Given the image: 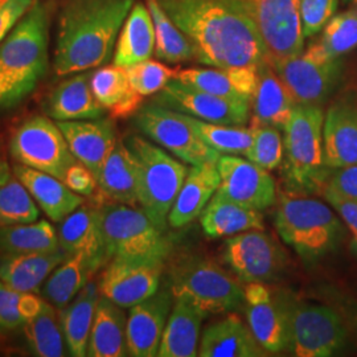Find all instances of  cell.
<instances>
[{
  "mask_svg": "<svg viewBox=\"0 0 357 357\" xmlns=\"http://www.w3.org/2000/svg\"><path fill=\"white\" fill-rule=\"evenodd\" d=\"M191 41L196 60L213 68L259 65L266 48L240 0H156Z\"/></svg>",
  "mask_w": 357,
  "mask_h": 357,
  "instance_id": "cell-1",
  "label": "cell"
},
{
  "mask_svg": "<svg viewBox=\"0 0 357 357\" xmlns=\"http://www.w3.org/2000/svg\"><path fill=\"white\" fill-rule=\"evenodd\" d=\"M135 0H66L59 13L53 68L76 75L107 63Z\"/></svg>",
  "mask_w": 357,
  "mask_h": 357,
  "instance_id": "cell-2",
  "label": "cell"
},
{
  "mask_svg": "<svg viewBox=\"0 0 357 357\" xmlns=\"http://www.w3.org/2000/svg\"><path fill=\"white\" fill-rule=\"evenodd\" d=\"M50 10L35 1L0 43V107H13L38 86L50 65Z\"/></svg>",
  "mask_w": 357,
  "mask_h": 357,
  "instance_id": "cell-3",
  "label": "cell"
},
{
  "mask_svg": "<svg viewBox=\"0 0 357 357\" xmlns=\"http://www.w3.org/2000/svg\"><path fill=\"white\" fill-rule=\"evenodd\" d=\"M343 220L319 200L283 195L277 209L275 227L283 243L306 262L335 252L343 241Z\"/></svg>",
  "mask_w": 357,
  "mask_h": 357,
  "instance_id": "cell-4",
  "label": "cell"
},
{
  "mask_svg": "<svg viewBox=\"0 0 357 357\" xmlns=\"http://www.w3.org/2000/svg\"><path fill=\"white\" fill-rule=\"evenodd\" d=\"M324 113L321 106L295 105L283 138V175L294 191L323 190L331 168L323 155Z\"/></svg>",
  "mask_w": 357,
  "mask_h": 357,
  "instance_id": "cell-5",
  "label": "cell"
},
{
  "mask_svg": "<svg viewBox=\"0 0 357 357\" xmlns=\"http://www.w3.org/2000/svg\"><path fill=\"white\" fill-rule=\"evenodd\" d=\"M128 147L138 169V203L153 224L165 230L190 169L142 137H131Z\"/></svg>",
  "mask_w": 357,
  "mask_h": 357,
  "instance_id": "cell-6",
  "label": "cell"
},
{
  "mask_svg": "<svg viewBox=\"0 0 357 357\" xmlns=\"http://www.w3.org/2000/svg\"><path fill=\"white\" fill-rule=\"evenodd\" d=\"M171 293L175 301H184L205 317L238 310L245 303L243 289L217 264L190 257L172 273Z\"/></svg>",
  "mask_w": 357,
  "mask_h": 357,
  "instance_id": "cell-7",
  "label": "cell"
},
{
  "mask_svg": "<svg viewBox=\"0 0 357 357\" xmlns=\"http://www.w3.org/2000/svg\"><path fill=\"white\" fill-rule=\"evenodd\" d=\"M101 227L109 258L165 261L171 243L153 220L131 205L107 204L100 209Z\"/></svg>",
  "mask_w": 357,
  "mask_h": 357,
  "instance_id": "cell-8",
  "label": "cell"
},
{
  "mask_svg": "<svg viewBox=\"0 0 357 357\" xmlns=\"http://www.w3.org/2000/svg\"><path fill=\"white\" fill-rule=\"evenodd\" d=\"M10 150L13 159L64 180L66 171L77 162L57 122L36 115L26 119L13 134Z\"/></svg>",
  "mask_w": 357,
  "mask_h": 357,
  "instance_id": "cell-9",
  "label": "cell"
},
{
  "mask_svg": "<svg viewBox=\"0 0 357 357\" xmlns=\"http://www.w3.org/2000/svg\"><path fill=\"white\" fill-rule=\"evenodd\" d=\"M268 53L266 61L299 56L305 50L301 0H240Z\"/></svg>",
  "mask_w": 357,
  "mask_h": 357,
  "instance_id": "cell-10",
  "label": "cell"
},
{
  "mask_svg": "<svg viewBox=\"0 0 357 357\" xmlns=\"http://www.w3.org/2000/svg\"><path fill=\"white\" fill-rule=\"evenodd\" d=\"M345 344L347 327L333 308L294 301L289 340L294 356H333Z\"/></svg>",
  "mask_w": 357,
  "mask_h": 357,
  "instance_id": "cell-11",
  "label": "cell"
},
{
  "mask_svg": "<svg viewBox=\"0 0 357 357\" xmlns=\"http://www.w3.org/2000/svg\"><path fill=\"white\" fill-rule=\"evenodd\" d=\"M135 121L144 135L188 165L217 163L220 158V153L197 137L178 112L158 103L149 105L137 112Z\"/></svg>",
  "mask_w": 357,
  "mask_h": 357,
  "instance_id": "cell-12",
  "label": "cell"
},
{
  "mask_svg": "<svg viewBox=\"0 0 357 357\" xmlns=\"http://www.w3.org/2000/svg\"><path fill=\"white\" fill-rule=\"evenodd\" d=\"M296 105L321 106L339 86L344 63L340 59L320 60L305 52L291 59L268 61Z\"/></svg>",
  "mask_w": 357,
  "mask_h": 357,
  "instance_id": "cell-13",
  "label": "cell"
},
{
  "mask_svg": "<svg viewBox=\"0 0 357 357\" xmlns=\"http://www.w3.org/2000/svg\"><path fill=\"white\" fill-rule=\"evenodd\" d=\"M224 261L245 282L275 281L286 270V253L264 230H248L225 241Z\"/></svg>",
  "mask_w": 357,
  "mask_h": 357,
  "instance_id": "cell-14",
  "label": "cell"
},
{
  "mask_svg": "<svg viewBox=\"0 0 357 357\" xmlns=\"http://www.w3.org/2000/svg\"><path fill=\"white\" fill-rule=\"evenodd\" d=\"M243 295L248 324L258 343L273 354L289 348L294 301L261 282L248 283Z\"/></svg>",
  "mask_w": 357,
  "mask_h": 357,
  "instance_id": "cell-15",
  "label": "cell"
},
{
  "mask_svg": "<svg viewBox=\"0 0 357 357\" xmlns=\"http://www.w3.org/2000/svg\"><path fill=\"white\" fill-rule=\"evenodd\" d=\"M155 102L183 114L218 125L243 126L250 118V101L230 100L190 86L176 78L160 90Z\"/></svg>",
  "mask_w": 357,
  "mask_h": 357,
  "instance_id": "cell-16",
  "label": "cell"
},
{
  "mask_svg": "<svg viewBox=\"0 0 357 357\" xmlns=\"http://www.w3.org/2000/svg\"><path fill=\"white\" fill-rule=\"evenodd\" d=\"M165 261L113 258L103 271L100 293L122 308H131L158 291Z\"/></svg>",
  "mask_w": 357,
  "mask_h": 357,
  "instance_id": "cell-17",
  "label": "cell"
},
{
  "mask_svg": "<svg viewBox=\"0 0 357 357\" xmlns=\"http://www.w3.org/2000/svg\"><path fill=\"white\" fill-rule=\"evenodd\" d=\"M217 169L220 185L216 195L257 211H264L275 203V181L268 169L236 155L220 156Z\"/></svg>",
  "mask_w": 357,
  "mask_h": 357,
  "instance_id": "cell-18",
  "label": "cell"
},
{
  "mask_svg": "<svg viewBox=\"0 0 357 357\" xmlns=\"http://www.w3.org/2000/svg\"><path fill=\"white\" fill-rule=\"evenodd\" d=\"M172 298L171 290H162L131 307L126 327L130 356H158Z\"/></svg>",
  "mask_w": 357,
  "mask_h": 357,
  "instance_id": "cell-19",
  "label": "cell"
},
{
  "mask_svg": "<svg viewBox=\"0 0 357 357\" xmlns=\"http://www.w3.org/2000/svg\"><path fill=\"white\" fill-rule=\"evenodd\" d=\"M323 155L331 169L357 166V101L354 97L335 101L324 115Z\"/></svg>",
  "mask_w": 357,
  "mask_h": 357,
  "instance_id": "cell-20",
  "label": "cell"
},
{
  "mask_svg": "<svg viewBox=\"0 0 357 357\" xmlns=\"http://www.w3.org/2000/svg\"><path fill=\"white\" fill-rule=\"evenodd\" d=\"M77 160L98 178L106 159L116 143L114 123L110 119H84L57 122Z\"/></svg>",
  "mask_w": 357,
  "mask_h": 357,
  "instance_id": "cell-21",
  "label": "cell"
},
{
  "mask_svg": "<svg viewBox=\"0 0 357 357\" xmlns=\"http://www.w3.org/2000/svg\"><path fill=\"white\" fill-rule=\"evenodd\" d=\"M258 66L259 65L213 69H178L175 78L196 89L215 96L252 102L258 79Z\"/></svg>",
  "mask_w": 357,
  "mask_h": 357,
  "instance_id": "cell-22",
  "label": "cell"
},
{
  "mask_svg": "<svg viewBox=\"0 0 357 357\" xmlns=\"http://www.w3.org/2000/svg\"><path fill=\"white\" fill-rule=\"evenodd\" d=\"M13 175L54 222L63 221L84 204V196L72 191L61 178L47 172L17 165L13 167Z\"/></svg>",
  "mask_w": 357,
  "mask_h": 357,
  "instance_id": "cell-23",
  "label": "cell"
},
{
  "mask_svg": "<svg viewBox=\"0 0 357 357\" xmlns=\"http://www.w3.org/2000/svg\"><path fill=\"white\" fill-rule=\"evenodd\" d=\"M59 241L66 255L82 253L97 270L109 259L100 209L82 206L64 218L59 231Z\"/></svg>",
  "mask_w": 357,
  "mask_h": 357,
  "instance_id": "cell-24",
  "label": "cell"
},
{
  "mask_svg": "<svg viewBox=\"0 0 357 357\" xmlns=\"http://www.w3.org/2000/svg\"><path fill=\"white\" fill-rule=\"evenodd\" d=\"M90 77L89 73L81 72L65 79L53 90L45 103L48 116L56 122L101 118L106 109L96 98Z\"/></svg>",
  "mask_w": 357,
  "mask_h": 357,
  "instance_id": "cell-25",
  "label": "cell"
},
{
  "mask_svg": "<svg viewBox=\"0 0 357 357\" xmlns=\"http://www.w3.org/2000/svg\"><path fill=\"white\" fill-rule=\"evenodd\" d=\"M220 185L217 163L192 166L168 215L172 228H183L200 216Z\"/></svg>",
  "mask_w": 357,
  "mask_h": 357,
  "instance_id": "cell-26",
  "label": "cell"
},
{
  "mask_svg": "<svg viewBox=\"0 0 357 357\" xmlns=\"http://www.w3.org/2000/svg\"><path fill=\"white\" fill-rule=\"evenodd\" d=\"M253 122L284 130L296 103L268 61L258 66V79L253 94Z\"/></svg>",
  "mask_w": 357,
  "mask_h": 357,
  "instance_id": "cell-27",
  "label": "cell"
},
{
  "mask_svg": "<svg viewBox=\"0 0 357 357\" xmlns=\"http://www.w3.org/2000/svg\"><path fill=\"white\" fill-rule=\"evenodd\" d=\"M66 255L63 248L53 252L3 255L0 257V281L17 291L35 293Z\"/></svg>",
  "mask_w": 357,
  "mask_h": 357,
  "instance_id": "cell-28",
  "label": "cell"
},
{
  "mask_svg": "<svg viewBox=\"0 0 357 357\" xmlns=\"http://www.w3.org/2000/svg\"><path fill=\"white\" fill-rule=\"evenodd\" d=\"M264 348L249 326L236 315H230L205 330L199 347L200 357L264 356Z\"/></svg>",
  "mask_w": 357,
  "mask_h": 357,
  "instance_id": "cell-29",
  "label": "cell"
},
{
  "mask_svg": "<svg viewBox=\"0 0 357 357\" xmlns=\"http://www.w3.org/2000/svg\"><path fill=\"white\" fill-rule=\"evenodd\" d=\"M155 52V28L147 6L135 1L115 44L113 63L128 68L150 60Z\"/></svg>",
  "mask_w": 357,
  "mask_h": 357,
  "instance_id": "cell-30",
  "label": "cell"
},
{
  "mask_svg": "<svg viewBox=\"0 0 357 357\" xmlns=\"http://www.w3.org/2000/svg\"><path fill=\"white\" fill-rule=\"evenodd\" d=\"M105 199L115 204L138 203V169L128 144L116 141L97 178Z\"/></svg>",
  "mask_w": 357,
  "mask_h": 357,
  "instance_id": "cell-31",
  "label": "cell"
},
{
  "mask_svg": "<svg viewBox=\"0 0 357 357\" xmlns=\"http://www.w3.org/2000/svg\"><path fill=\"white\" fill-rule=\"evenodd\" d=\"M128 320L122 307L101 295L90 331L88 355L91 357H122L128 355Z\"/></svg>",
  "mask_w": 357,
  "mask_h": 357,
  "instance_id": "cell-32",
  "label": "cell"
},
{
  "mask_svg": "<svg viewBox=\"0 0 357 357\" xmlns=\"http://www.w3.org/2000/svg\"><path fill=\"white\" fill-rule=\"evenodd\" d=\"M200 221L209 238L236 236L248 230H264L261 211L238 204L216 193L205 206Z\"/></svg>",
  "mask_w": 357,
  "mask_h": 357,
  "instance_id": "cell-33",
  "label": "cell"
},
{
  "mask_svg": "<svg viewBox=\"0 0 357 357\" xmlns=\"http://www.w3.org/2000/svg\"><path fill=\"white\" fill-rule=\"evenodd\" d=\"M91 90L113 118H128L141 109L143 97L132 89L126 68L110 65L91 73Z\"/></svg>",
  "mask_w": 357,
  "mask_h": 357,
  "instance_id": "cell-34",
  "label": "cell"
},
{
  "mask_svg": "<svg viewBox=\"0 0 357 357\" xmlns=\"http://www.w3.org/2000/svg\"><path fill=\"white\" fill-rule=\"evenodd\" d=\"M100 298V287L94 282H89L60 314L65 343L72 356L88 355L90 331Z\"/></svg>",
  "mask_w": 357,
  "mask_h": 357,
  "instance_id": "cell-35",
  "label": "cell"
},
{
  "mask_svg": "<svg viewBox=\"0 0 357 357\" xmlns=\"http://www.w3.org/2000/svg\"><path fill=\"white\" fill-rule=\"evenodd\" d=\"M204 315L184 301L176 299L167 320L158 356H197L199 336Z\"/></svg>",
  "mask_w": 357,
  "mask_h": 357,
  "instance_id": "cell-36",
  "label": "cell"
},
{
  "mask_svg": "<svg viewBox=\"0 0 357 357\" xmlns=\"http://www.w3.org/2000/svg\"><path fill=\"white\" fill-rule=\"evenodd\" d=\"M96 271L97 268L86 255H68L47 278L43 295L53 306L63 310L89 283Z\"/></svg>",
  "mask_w": 357,
  "mask_h": 357,
  "instance_id": "cell-37",
  "label": "cell"
},
{
  "mask_svg": "<svg viewBox=\"0 0 357 357\" xmlns=\"http://www.w3.org/2000/svg\"><path fill=\"white\" fill-rule=\"evenodd\" d=\"M60 248L59 234L45 220L0 228L1 255L53 252Z\"/></svg>",
  "mask_w": 357,
  "mask_h": 357,
  "instance_id": "cell-38",
  "label": "cell"
},
{
  "mask_svg": "<svg viewBox=\"0 0 357 357\" xmlns=\"http://www.w3.org/2000/svg\"><path fill=\"white\" fill-rule=\"evenodd\" d=\"M24 335L31 351L40 357L64 356L65 336L61 317L48 301L38 314L24 324Z\"/></svg>",
  "mask_w": 357,
  "mask_h": 357,
  "instance_id": "cell-39",
  "label": "cell"
},
{
  "mask_svg": "<svg viewBox=\"0 0 357 357\" xmlns=\"http://www.w3.org/2000/svg\"><path fill=\"white\" fill-rule=\"evenodd\" d=\"M155 28V56L171 64L196 59V52L188 38L168 17L156 0H146Z\"/></svg>",
  "mask_w": 357,
  "mask_h": 357,
  "instance_id": "cell-40",
  "label": "cell"
},
{
  "mask_svg": "<svg viewBox=\"0 0 357 357\" xmlns=\"http://www.w3.org/2000/svg\"><path fill=\"white\" fill-rule=\"evenodd\" d=\"M183 116L192 130L197 134V137L216 153L225 155H246L252 146V128L211 123L188 114H183Z\"/></svg>",
  "mask_w": 357,
  "mask_h": 357,
  "instance_id": "cell-41",
  "label": "cell"
},
{
  "mask_svg": "<svg viewBox=\"0 0 357 357\" xmlns=\"http://www.w3.org/2000/svg\"><path fill=\"white\" fill-rule=\"evenodd\" d=\"M355 48H357V4L344 13L332 16L323 28L320 41L310 45L311 51L327 60L340 59Z\"/></svg>",
  "mask_w": 357,
  "mask_h": 357,
  "instance_id": "cell-42",
  "label": "cell"
},
{
  "mask_svg": "<svg viewBox=\"0 0 357 357\" xmlns=\"http://www.w3.org/2000/svg\"><path fill=\"white\" fill-rule=\"evenodd\" d=\"M38 218L36 202L17 178L0 187V228L35 222Z\"/></svg>",
  "mask_w": 357,
  "mask_h": 357,
  "instance_id": "cell-43",
  "label": "cell"
},
{
  "mask_svg": "<svg viewBox=\"0 0 357 357\" xmlns=\"http://www.w3.org/2000/svg\"><path fill=\"white\" fill-rule=\"evenodd\" d=\"M44 299L22 293L0 281V333L24 327L43 306Z\"/></svg>",
  "mask_w": 357,
  "mask_h": 357,
  "instance_id": "cell-44",
  "label": "cell"
},
{
  "mask_svg": "<svg viewBox=\"0 0 357 357\" xmlns=\"http://www.w3.org/2000/svg\"><path fill=\"white\" fill-rule=\"evenodd\" d=\"M253 142L246 153L248 160L264 169H275L283 162V139L278 128L252 123Z\"/></svg>",
  "mask_w": 357,
  "mask_h": 357,
  "instance_id": "cell-45",
  "label": "cell"
},
{
  "mask_svg": "<svg viewBox=\"0 0 357 357\" xmlns=\"http://www.w3.org/2000/svg\"><path fill=\"white\" fill-rule=\"evenodd\" d=\"M126 70L132 89L142 97H147L165 89L167 84L176 77L178 69H171L162 63L146 60L128 66Z\"/></svg>",
  "mask_w": 357,
  "mask_h": 357,
  "instance_id": "cell-46",
  "label": "cell"
},
{
  "mask_svg": "<svg viewBox=\"0 0 357 357\" xmlns=\"http://www.w3.org/2000/svg\"><path fill=\"white\" fill-rule=\"evenodd\" d=\"M339 0H301V17L305 38H312L330 22Z\"/></svg>",
  "mask_w": 357,
  "mask_h": 357,
  "instance_id": "cell-47",
  "label": "cell"
},
{
  "mask_svg": "<svg viewBox=\"0 0 357 357\" xmlns=\"http://www.w3.org/2000/svg\"><path fill=\"white\" fill-rule=\"evenodd\" d=\"M321 193L326 202L331 205V208H333V211L343 220L345 227L349 230L352 237L351 248L354 253L357 255V203L347 200L326 185L323 187Z\"/></svg>",
  "mask_w": 357,
  "mask_h": 357,
  "instance_id": "cell-48",
  "label": "cell"
},
{
  "mask_svg": "<svg viewBox=\"0 0 357 357\" xmlns=\"http://www.w3.org/2000/svg\"><path fill=\"white\" fill-rule=\"evenodd\" d=\"M36 0H0V43L10 35Z\"/></svg>",
  "mask_w": 357,
  "mask_h": 357,
  "instance_id": "cell-49",
  "label": "cell"
},
{
  "mask_svg": "<svg viewBox=\"0 0 357 357\" xmlns=\"http://www.w3.org/2000/svg\"><path fill=\"white\" fill-rule=\"evenodd\" d=\"M326 187L347 200L357 203V166L333 169L326 183Z\"/></svg>",
  "mask_w": 357,
  "mask_h": 357,
  "instance_id": "cell-50",
  "label": "cell"
},
{
  "mask_svg": "<svg viewBox=\"0 0 357 357\" xmlns=\"http://www.w3.org/2000/svg\"><path fill=\"white\" fill-rule=\"evenodd\" d=\"M65 184L81 196H90L97 188V178L82 163H75L65 174Z\"/></svg>",
  "mask_w": 357,
  "mask_h": 357,
  "instance_id": "cell-51",
  "label": "cell"
},
{
  "mask_svg": "<svg viewBox=\"0 0 357 357\" xmlns=\"http://www.w3.org/2000/svg\"><path fill=\"white\" fill-rule=\"evenodd\" d=\"M13 178V174L10 171V166L4 160V158L0 155V187L8 183Z\"/></svg>",
  "mask_w": 357,
  "mask_h": 357,
  "instance_id": "cell-52",
  "label": "cell"
},
{
  "mask_svg": "<svg viewBox=\"0 0 357 357\" xmlns=\"http://www.w3.org/2000/svg\"><path fill=\"white\" fill-rule=\"evenodd\" d=\"M354 319H355V326H356L357 330V306L356 308H355V317H354Z\"/></svg>",
  "mask_w": 357,
  "mask_h": 357,
  "instance_id": "cell-53",
  "label": "cell"
},
{
  "mask_svg": "<svg viewBox=\"0 0 357 357\" xmlns=\"http://www.w3.org/2000/svg\"><path fill=\"white\" fill-rule=\"evenodd\" d=\"M347 1H356L357 3V0H347Z\"/></svg>",
  "mask_w": 357,
  "mask_h": 357,
  "instance_id": "cell-54",
  "label": "cell"
}]
</instances>
